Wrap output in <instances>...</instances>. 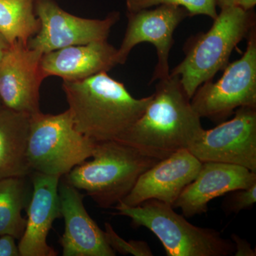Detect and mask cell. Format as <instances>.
<instances>
[{
    "mask_svg": "<svg viewBox=\"0 0 256 256\" xmlns=\"http://www.w3.org/2000/svg\"><path fill=\"white\" fill-rule=\"evenodd\" d=\"M16 239L11 235L0 236V256H20Z\"/></svg>",
    "mask_w": 256,
    "mask_h": 256,
    "instance_id": "obj_23",
    "label": "cell"
},
{
    "mask_svg": "<svg viewBox=\"0 0 256 256\" xmlns=\"http://www.w3.org/2000/svg\"><path fill=\"white\" fill-rule=\"evenodd\" d=\"M62 88L74 127L95 142L118 140L152 98V95L136 98L108 72L84 80H64Z\"/></svg>",
    "mask_w": 256,
    "mask_h": 256,
    "instance_id": "obj_2",
    "label": "cell"
},
{
    "mask_svg": "<svg viewBox=\"0 0 256 256\" xmlns=\"http://www.w3.org/2000/svg\"><path fill=\"white\" fill-rule=\"evenodd\" d=\"M3 107H4V106H3L1 98H0V110H2V109L3 108Z\"/></svg>",
    "mask_w": 256,
    "mask_h": 256,
    "instance_id": "obj_28",
    "label": "cell"
},
{
    "mask_svg": "<svg viewBox=\"0 0 256 256\" xmlns=\"http://www.w3.org/2000/svg\"><path fill=\"white\" fill-rule=\"evenodd\" d=\"M10 44L6 41V38L0 33V60L4 56L6 50L10 48Z\"/></svg>",
    "mask_w": 256,
    "mask_h": 256,
    "instance_id": "obj_26",
    "label": "cell"
},
{
    "mask_svg": "<svg viewBox=\"0 0 256 256\" xmlns=\"http://www.w3.org/2000/svg\"><path fill=\"white\" fill-rule=\"evenodd\" d=\"M247 38L242 56L228 64L220 80L204 82L192 96V106L201 118L222 121L238 108H256V26Z\"/></svg>",
    "mask_w": 256,
    "mask_h": 256,
    "instance_id": "obj_7",
    "label": "cell"
},
{
    "mask_svg": "<svg viewBox=\"0 0 256 256\" xmlns=\"http://www.w3.org/2000/svg\"><path fill=\"white\" fill-rule=\"evenodd\" d=\"M230 120L204 130L188 150L202 162L244 166L256 173V108L240 107Z\"/></svg>",
    "mask_w": 256,
    "mask_h": 256,
    "instance_id": "obj_10",
    "label": "cell"
},
{
    "mask_svg": "<svg viewBox=\"0 0 256 256\" xmlns=\"http://www.w3.org/2000/svg\"><path fill=\"white\" fill-rule=\"evenodd\" d=\"M43 54L15 42L0 60V98L6 108L28 114L40 112V90L44 80Z\"/></svg>",
    "mask_w": 256,
    "mask_h": 256,
    "instance_id": "obj_11",
    "label": "cell"
},
{
    "mask_svg": "<svg viewBox=\"0 0 256 256\" xmlns=\"http://www.w3.org/2000/svg\"><path fill=\"white\" fill-rule=\"evenodd\" d=\"M92 158L64 175V181L86 192L102 208L122 202L138 178L160 161L118 140L96 142Z\"/></svg>",
    "mask_w": 256,
    "mask_h": 256,
    "instance_id": "obj_3",
    "label": "cell"
},
{
    "mask_svg": "<svg viewBox=\"0 0 256 256\" xmlns=\"http://www.w3.org/2000/svg\"><path fill=\"white\" fill-rule=\"evenodd\" d=\"M256 173L227 163L205 162L196 178L188 184L175 202L173 208H181L186 217L203 214L214 198L252 186Z\"/></svg>",
    "mask_w": 256,
    "mask_h": 256,
    "instance_id": "obj_15",
    "label": "cell"
},
{
    "mask_svg": "<svg viewBox=\"0 0 256 256\" xmlns=\"http://www.w3.org/2000/svg\"><path fill=\"white\" fill-rule=\"evenodd\" d=\"M256 26L255 14L234 5L222 9L212 28L188 42L185 57L171 75L180 77L190 99L204 82L228 66L232 52Z\"/></svg>",
    "mask_w": 256,
    "mask_h": 256,
    "instance_id": "obj_4",
    "label": "cell"
},
{
    "mask_svg": "<svg viewBox=\"0 0 256 256\" xmlns=\"http://www.w3.org/2000/svg\"><path fill=\"white\" fill-rule=\"evenodd\" d=\"M202 165L188 150L176 152L144 172L121 202L136 206L156 200L173 207L184 188L196 178Z\"/></svg>",
    "mask_w": 256,
    "mask_h": 256,
    "instance_id": "obj_12",
    "label": "cell"
},
{
    "mask_svg": "<svg viewBox=\"0 0 256 256\" xmlns=\"http://www.w3.org/2000/svg\"><path fill=\"white\" fill-rule=\"evenodd\" d=\"M158 82L144 114L118 141L162 160L188 150L204 129L180 77L170 74Z\"/></svg>",
    "mask_w": 256,
    "mask_h": 256,
    "instance_id": "obj_1",
    "label": "cell"
},
{
    "mask_svg": "<svg viewBox=\"0 0 256 256\" xmlns=\"http://www.w3.org/2000/svg\"><path fill=\"white\" fill-rule=\"evenodd\" d=\"M154 8L128 12L127 28L116 56L118 65H122L138 44L143 42L152 44L156 48L158 62L151 82L170 76V50L174 42L173 35L182 22L190 16L181 6L162 4Z\"/></svg>",
    "mask_w": 256,
    "mask_h": 256,
    "instance_id": "obj_9",
    "label": "cell"
},
{
    "mask_svg": "<svg viewBox=\"0 0 256 256\" xmlns=\"http://www.w3.org/2000/svg\"><path fill=\"white\" fill-rule=\"evenodd\" d=\"M224 200L223 208L227 213L238 214L252 208L256 202V182L247 188L230 192Z\"/></svg>",
    "mask_w": 256,
    "mask_h": 256,
    "instance_id": "obj_22",
    "label": "cell"
},
{
    "mask_svg": "<svg viewBox=\"0 0 256 256\" xmlns=\"http://www.w3.org/2000/svg\"><path fill=\"white\" fill-rule=\"evenodd\" d=\"M40 28L35 0H0V33L10 45L28 44Z\"/></svg>",
    "mask_w": 256,
    "mask_h": 256,
    "instance_id": "obj_19",
    "label": "cell"
},
{
    "mask_svg": "<svg viewBox=\"0 0 256 256\" xmlns=\"http://www.w3.org/2000/svg\"><path fill=\"white\" fill-rule=\"evenodd\" d=\"M32 194L26 227L18 248L20 256H56L47 242L53 223L62 218L58 186L60 176L32 172Z\"/></svg>",
    "mask_w": 256,
    "mask_h": 256,
    "instance_id": "obj_13",
    "label": "cell"
},
{
    "mask_svg": "<svg viewBox=\"0 0 256 256\" xmlns=\"http://www.w3.org/2000/svg\"><path fill=\"white\" fill-rule=\"evenodd\" d=\"M114 214L130 218L132 225L149 229L159 238L168 256L233 255L232 240L213 228L193 225L164 202L150 200L136 206L119 202Z\"/></svg>",
    "mask_w": 256,
    "mask_h": 256,
    "instance_id": "obj_5",
    "label": "cell"
},
{
    "mask_svg": "<svg viewBox=\"0 0 256 256\" xmlns=\"http://www.w3.org/2000/svg\"><path fill=\"white\" fill-rule=\"evenodd\" d=\"M30 114L3 107L0 110V180L26 178Z\"/></svg>",
    "mask_w": 256,
    "mask_h": 256,
    "instance_id": "obj_17",
    "label": "cell"
},
{
    "mask_svg": "<svg viewBox=\"0 0 256 256\" xmlns=\"http://www.w3.org/2000/svg\"><path fill=\"white\" fill-rule=\"evenodd\" d=\"M162 4L181 6L188 11L190 16L206 15L215 20L218 16L216 0H126L128 12L148 9Z\"/></svg>",
    "mask_w": 256,
    "mask_h": 256,
    "instance_id": "obj_20",
    "label": "cell"
},
{
    "mask_svg": "<svg viewBox=\"0 0 256 256\" xmlns=\"http://www.w3.org/2000/svg\"><path fill=\"white\" fill-rule=\"evenodd\" d=\"M60 212L65 228L60 242L64 256H114L104 230L88 213L84 196L66 181L58 186Z\"/></svg>",
    "mask_w": 256,
    "mask_h": 256,
    "instance_id": "obj_14",
    "label": "cell"
},
{
    "mask_svg": "<svg viewBox=\"0 0 256 256\" xmlns=\"http://www.w3.org/2000/svg\"><path fill=\"white\" fill-rule=\"evenodd\" d=\"M232 242L235 247L234 256H256V249L252 248V245L245 239L240 238L236 234H232Z\"/></svg>",
    "mask_w": 256,
    "mask_h": 256,
    "instance_id": "obj_24",
    "label": "cell"
},
{
    "mask_svg": "<svg viewBox=\"0 0 256 256\" xmlns=\"http://www.w3.org/2000/svg\"><path fill=\"white\" fill-rule=\"evenodd\" d=\"M95 144L76 130L68 110L30 116L26 156L32 172L62 178L92 158Z\"/></svg>",
    "mask_w": 256,
    "mask_h": 256,
    "instance_id": "obj_6",
    "label": "cell"
},
{
    "mask_svg": "<svg viewBox=\"0 0 256 256\" xmlns=\"http://www.w3.org/2000/svg\"><path fill=\"white\" fill-rule=\"evenodd\" d=\"M256 0H236V6L246 11H250L256 6Z\"/></svg>",
    "mask_w": 256,
    "mask_h": 256,
    "instance_id": "obj_25",
    "label": "cell"
},
{
    "mask_svg": "<svg viewBox=\"0 0 256 256\" xmlns=\"http://www.w3.org/2000/svg\"><path fill=\"white\" fill-rule=\"evenodd\" d=\"M105 236L108 244L114 252L122 255L152 256L150 247L144 240H126L114 232L111 224H105Z\"/></svg>",
    "mask_w": 256,
    "mask_h": 256,
    "instance_id": "obj_21",
    "label": "cell"
},
{
    "mask_svg": "<svg viewBox=\"0 0 256 256\" xmlns=\"http://www.w3.org/2000/svg\"><path fill=\"white\" fill-rule=\"evenodd\" d=\"M236 0H216L217 6H220V10L228 6H234Z\"/></svg>",
    "mask_w": 256,
    "mask_h": 256,
    "instance_id": "obj_27",
    "label": "cell"
},
{
    "mask_svg": "<svg viewBox=\"0 0 256 256\" xmlns=\"http://www.w3.org/2000/svg\"><path fill=\"white\" fill-rule=\"evenodd\" d=\"M26 178L0 180V236L11 235L16 240L22 236L26 220L22 210L28 202Z\"/></svg>",
    "mask_w": 256,
    "mask_h": 256,
    "instance_id": "obj_18",
    "label": "cell"
},
{
    "mask_svg": "<svg viewBox=\"0 0 256 256\" xmlns=\"http://www.w3.org/2000/svg\"><path fill=\"white\" fill-rule=\"evenodd\" d=\"M117 48L107 40L74 45L44 54L41 69L45 78L60 77L75 82L108 72L118 65Z\"/></svg>",
    "mask_w": 256,
    "mask_h": 256,
    "instance_id": "obj_16",
    "label": "cell"
},
{
    "mask_svg": "<svg viewBox=\"0 0 256 256\" xmlns=\"http://www.w3.org/2000/svg\"><path fill=\"white\" fill-rule=\"evenodd\" d=\"M35 13L40 28L28 46L42 54L65 47L107 40L111 28L120 20L118 12L102 20L79 18L62 9L55 0H35Z\"/></svg>",
    "mask_w": 256,
    "mask_h": 256,
    "instance_id": "obj_8",
    "label": "cell"
}]
</instances>
